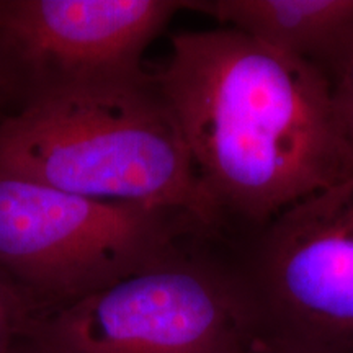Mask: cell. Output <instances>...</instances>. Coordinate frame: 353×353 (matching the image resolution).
Returning <instances> with one entry per match:
<instances>
[{
  "instance_id": "obj_11",
  "label": "cell",
  "mask_w": 353,
  "mask_h": 353,
  "mask_svg": "<svg viewBox=\"0 0 353 353\" xmlns=\"http://www.w3.org/2000/svg\"><path fill=\"white\" fill-rule=\"evenodd\" d=\"M17 353H48V352L43 350V348H39L38 345H34V343L28 341L19 348V352H17Z\"/></svg>"
},
{
  "instance_id": "obj_6",
  "label": "cell",
  "mask_w": 353,
  "mask_h": 353,
  "mask_svg": "<svg viewBox=\"0 0 353 353\" xmlns=\"http://www.w3.org/2000/svg\"><path fill=\"white\" fill-rule=\"evenodd\" d=\"M188 0H0V108L143 77Z\"/></svg>"
},
{
  "instance_id": "obj_10",
  "label": "cell",
  "mask_w": 353,
  "mask_h": 353,
  "mask_svg": "<svg viewBox=\"0 0 353 353\" xmlns=\"http://www.w3.org/2000/svg\"><path fill=\"white\" fill-rule=\"evenodd\" d=\"M247 353H286V352L280 350V348H276L273 345H268V343L257 341V339H255V342L252 343V347L249 348V352Z\"/></svg>"
},
{
  "instance_id": "obj_5",
  "label": "cell",
  "mask_w": 353,
  "mask_h": 353,
  "mask_svg": "<svg viewBox=\"0 0 353 353\" xmlns=\"http://www.w3.org/2000/svg\"><path fill=\"white\" fill-rule=\"evenodd\" d=\"M219 241L257 341L286 353H353V176Z\"/></svg>"
},
{
  "instance_id": "obj_7",
  "label": "cell",
  "mask_w": 353,
  "mask_h": 353,
  "mask_svg": "<svg viewBox=\"0 0 353 353\" xmlns=\"http://www.w3.org/2000/svg\"><path fill=\"white\" fill-rule=\"evenodd\" d=\"M188 10L314 65L330 82L353 56V0H188Z\"/></svg>"
},
{
  "instance_id": "obj_1",
  "label": "cell",
  "mask_w": 353,
  "mask_h": 353,
  "mask_svg": "<svg viewBox=\"0 0 353 353\" xmlns=\"http://www.w3.org/2000/svg\"><path fill=\"white\" fill-rule=\"evenodd\" d=\"M156 72L214 219L239 236L353 176L332 82L314 65L219 26L180 32Z\"/></svg>"
},
{
  "instance_id": "obj_8",
  "label": "cell",
  "mask_w": 353,
  "mask_h": 353,
  "mask_svg": "<svg viewBox=\"0 0 353 353\" xmlns=\"http://www.w3.org/2000/svg\"><path fill=\"white\" fill-rule=\"evenodd\" d=\"M46 309L50 307L32 291L0 270V353L19 352Z\"/></svg>"
},
{
  "instance_id": "obj_3",
  "label": "cell",
  "mask_w": 353,
  "mask_h": 353,
  "mask_svg": "<svg viewBox=\"0 0 353 353\" xmlns=\"http://www.w3.org/2000/svg\"><path fill=\"white\" fill-rule=\"evenodd\" d=\"M30 342L48 353H247L255 329L224 245L203 232L112 286L46 309Z\"/></svg>"
},
{
  "instance_id": "obj_9",
  "label": "cell",
  "mask_w": 353,
  "mask_h": 353,
  "mask_svg": "<svg viewBox=\"0 0 353 353\" xmlns=\"http://www.w3.org/2000/svg\"><path fill=\"white\" fill-rule=\"evenodd\" d=\"M334 103L353 170V56L332 81Z\"/></svg>"
},
{
  "instance_id": "obj_4",
  "label": "cell",
  "mask_w": 353,
  "mask_h": 353,
  "mask_svg": "<svg viewBox=\"0 0 353 353\" xmlns=\"http://www.w3.org/2000/svg\"><path fill=\"white\" fill-rule=\"evenodd\" d=\"M203 232L182 210L92 200L0 175V270L50 309L112 286Z\"/></svg>"
},
{
  "instance_id": "obj_2",
  "label": "cell",
  "mask_w": 353,
  "mask_h": 353,
  "mask_svg": "<svg viewBox=\"0 0 353 353\" xmlns=\"http://www.w3.org/2000/svg\"><path fill=\"white\" fill-rule=\"evenodd\" d=\"M0 175L92 200L214 219L156 72L34 100L0 118Z\"/></svg>"
}]
</instances>
